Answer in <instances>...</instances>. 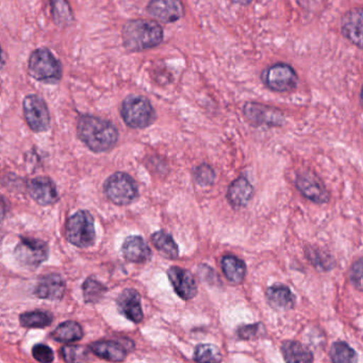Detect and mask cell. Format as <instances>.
Returning a JSON list of instances; mask_svg holds the SVG:
<instances>
[{
	"mask_svg": "<svg viewBox=\"0 0 363 363\" xmlns=\"http://www.w3.org/2000/svg\"><path fill=\"white\" fill-rule=\"evenodd\" d=\"M341 33L345 39L358 48H362V10H350L341 21Z\"/></svg>",
	"mask_w": 363,
	"mask_h": 363,
	"instance_id": "14",
	"label": "cell"
},
{
	"mask_svg": "<svg viewBox=\"0 0 363 363\" xmlns=\"http://www.w3.org/2000/svg\"><path fill=\"white\" fill-rule=\"evenodd\" d=\"M106 286L97 280L89 278L84 284V301L86 303H97L103 298L105 295Z\"/></svg>",
	"mask_w": 363,
	"mask_h": 363,
	"instance_id": "30",
	"label": "cell"
},
{
	"mask_svg": "<svg viewBox=\"0 0 363 363\" xmlns=\"http://www.w3.org/2000/svg\"><path fill=\"white\" fill-rule=\"evenodd\" d=\"M67 235L73 245L90 247L96 241L94 220L88 211H79L67 220Z\"/></svg>",
	"mask_w": 363,
	"mask_h": 363,
	"instance_id": "6",
	"label": "cell"
},
{
	"mask_svg": "<svg viewBox=\"0 0 363 363\" xmlns=\"http://www.w3.org/2000/svg\"><path fill=\"white\" fill-rule=\"evenodd\" d=\"M52 339L62 343H72V342L78 341L84 337V330L78 323L73 320H67L59 325L54 333H52Z\"/></svg>",
	"mask_w": 363,
	"mask_h": 363,
	"instance_id": "25",
	"label": "cell"
},
{
	"mask_svg": "<svg viewBox=\"0 0 363 363\" xmlns=\"http://www.w3.org/2000/svg\"><path fill=\"white\" fill-rule=\"evenodd\" d=\"M167 274L169 282L180 298L190 301L196 296V280L190 271L179 267H171L167 269Z\"/></svg>",
	"mask_w": 363,
	"mask_h": 363,
	"instance_id": "13",
	"label": "cell"
},
{
	"mask_svg": "<svg viewBox=\"0 0 363 363\" xmlns=\"http://www.w3.org/2000/svg\"><path fill=\"white\" fill-rule=\"evenodd\" d=\"M14 254L18 262L25 267H35L48 260L50 250L45 242L31 238H23L16 246Z\"/></svg>",
	"mask_w": 363,
	"mask_h": 363,
	"instance_id": "9",
	"label": "cell"
},
{
	"mask_svg": "<svg viewBox=\"0 0 363 363\" xmlns=\"http://www.w3.org/2000/svg\"><path fill=\"white\" fill-rule=\"evenodd\" d=\"M63 358L67 362H79L86 361L89 359L88 350L82 346H65L61 350Z\"/></svg>",
	"mask_w": 363,
	"mask_h": 363,
	"instance_id": "33",
	"label": "cell"
},
{
	"mask_svg": "<svg viewBox=\"0 0 363 363\" xmlns=\"http://www.w3.org/2000/svg\"><path fill=\"white\" fill-rule=\"evenodd\" d=\"M252 194H254V188L248 182L247 178L242 176L229 186L228 191H227V199L233 208L240 209V208L247 206L252 199Z\"/></svg>",
	"mask_w": 363,
	"mask_h": 363,
	"instance_id": "20",
	"label": "cell"
},
{
	"mask_svg": "<svg viewBox=\"0 0 363 363\" xmlns=\"http://www.w3.org/2000/svg\"><path fill=\"white\" fill-rule=\"evenodd\" d=\"M118 307L121 313L133 323H141L144 318L141 296L138 291L126 289L118 296Z\"/></svg>",
	"mask_w": 363,
	"mask_h": 363,
	"instance_id": "15",
	"label": "cell"
},
{
	"mask_svg": "<svg viewBox=\"0 0 363 363\" xmlns=\"http://www.w3.org/2000/svg\"><path fill=\"white\" fill-rule=\"evenodd\" d=\"M152 242L155 247L165 258L176 260L179 257V248L175 240L167 231L160 230L155 233L152 235Z\"/></svg>",
	"mask_w": 363,
	"mask_h": 363,
	"instance_id": "24",
	"label": "cell"
},
{
	"mask_svg": "<svg viewBox=\"0 0 363 363\" xmlns=\"http://www.w3.org/2000/svg\"><path fill=\"white\" fill-rule=\"evenodd\" d=\"M28 190L31 197L40 205H52L59 199L56 186L48 177H38L31 180Z\"/></svg>",
	"mask_w": 363,
	"mask_h": 363,
	"instance_id": "16",
	"label": "cell"
},
{
	"mask_svg": "<svg viewBox=\"0 0 363 363\" xmlns=\"http://www.w3.org/2000/svg\"><path fill=\"white\" fill-rule=\"evenodd\" d=\"M105 192L112 203L126 206L133 203L139 196L137 182L126 173L113 174L105 184Z\"/></svg>",
	"mask_w": 363,
	"mask_h": 363,
	"instance_id": "7",
	"label": "cell"
},
{
	"mask_svg": "<svg viewBox=\"0 0 363 363\" xmlns=\"http://www.w3.org/2000/svg\"><path fill=\"white\" fill-rule=\"evenodd\" d=\"M193 176H194L195 182L199 186H212L216 179V172L212 169V167H210L209 164H206V163L195 167L193 169Z\"/></svg>",
	"mask_w": 363,
	"mask_h": 363,
	"instance_id": "31",
	"label": "cell"
},
{
	"mask_svg": "<svg viewBox=\"0 0 363 363\" xmlns=\"http://www.w3.org/2000/svg\"><path fill=\"white\" fill-rule=\"evenodd\" d=\"M225 277L235 284L244 281L246 276V264L242 259L233 255H226L220 261Z\"/></svg>",
	"mask_w": 363,
	"mask_h": 363,
	"instance_id": "22",
	"label": "cell"
},
{
	"mask_svg": "<svg viewBox=\"0 0 363 363\" xmlns=\"http://www.w3.org/2000/svg\"><path fill=\"white\" fill-rule=\"evenodd\" d=\"M244 118L255 127H279L286 123L281 110L273 106L248 101L242 108Z\"/></svg>",
	"mask_w": 363,
	"mask_h": 363,
	"instance_id": "8",
	"label": "cell"
},
{
	"mask_svg": "<svg viewBox=\"0 0 363 363\" xmlns=\"http://www.w3.org/2000/svg\"><path fill=\"white\" fill-rule=\"evenodd\" d=\"M147 12L165 24L178 22L184 16L182 0H150Z\"/></svg>",
	"mask_w": 363,
	"mask_h": 363,
	"instance_id": "12",
	"label": "cell"
},
{
	"mask_svg": "<svg viewBox=\"0 0 363 363\" xmlns=\"http://www.w3.org/2000/svg\"><path fill=\"white\" fill-rule=\"evenodd\" d=\"M6 214V205L1 199H0V220H3Z\"/></svg>",
	"mask_w": 363,
	"mask_h": 363,
	"instance_id": "37",
	"label": "cell"
},
{
	"mask_svg": "<svg viewBox=\"0 0 363 363\" xmlns=\"http://www.w3.org/2000/svg\"><path fill=\"white\" fill-rule=\"evenodd\" d=\"M52 313L48 311L26 312L21 315V324L26 328H44L52 323Z\"/></svg>",
	"mask_w": 363,
	"mask_h": 363,
	"instance_id": "28",
	"label": "cell"
},
{
	"mask_svg": "<svg viewBox=\"0 0 363 363\" xmlns=\"http://www.w3.org/2000/svg\"><path fill=\"white\" fill-rule=\"evenodd\" d=\"M267 303L277 311H288L293 309L296 303L294 294L289 286L284 284H273L265 293Z\"/></svg>",
	"mask_w": 363,
	"mask_h": 363,
	"instance_id": "18",
	"label": "cell"
},
{
	"mask_svg": "<svg viewBox=\"0 0 363 363\" xmlns=\"http://www.w3.org/2000/svg\"><path fill=\"white\" fill-rule=\"evenodd\" d=\"M350 280L358 290H361V286H362V284H361V280H362V260L361 259H359L352 265V271H350Z\"/></svg>",
	"mask_w": 363,
	"mask_h": 363,
	"instance_id": "35",
	"label": "cell"
},
{
	"mask_svg": "<svg viewBox=\"0 0 363 363\" xmlns=\"http://www.w3.org/2000/svg\"><path fill=\"white\" fill-rule=\"evenodd\" d=\"M33 357L39 362L50 363L54 360V352L52 348L44 344H38L33 350Z\"/></svg>",
	"mask_w": 363,
	"mask_h": 363,
	"instance_id": "34",
	"label": "cell"
},
{
	"mask_svg": "<svg viewBox=\"0 0 363 363\" xmlns=\"http://www.w3.org/2000/svg\"><path fill=\"white\" fill-rule=\"evenodd\" d=\"M331 361L335 363H354L358 361L357 352L346 342H335L329 352Z\"/></svg>",
	"mask_w": 363,
	"mask_h": 363,
	"instance_id": "26",
	"label": "cell"
},
{
	"mask_svg": "<svg viewBox=\"0 0 363 363\" xmlns=\"http://www.w3.org/2000/svg\"><path fill=\"white\" fill-rule=\"evenodd\" d=\"M267 330L262 323L256 324L243 325L238 329V337L241 340H256L264 337Z\"/></svg>",
	"mask_w": 363,
	"mask_h": 363,
	"instance_id": "32",
	"label": "cell"
},
{
	"mask_svg": "<svg viewBox=\"0 0 363 363\" xmlns=\"http://www.w3.org/2000/svg\"><path fill=\"white\" fill-rule=\"evenodd\" d=\"M123 120L133 129H145L152 126L157 118L156 110L150 99L141 95H130L122 104Z\"/></svg>",
	"mask_w": 363,
	"mask_h": 363,
	"instance_id": "3",
	"label": "cell"
},
{
	"mask_svg": "<svg viewBox=\"0 0 363 363\" xmlns=\"http://www.w3.org/2000/svg\"><path fill=\"white\" fill-rule=\"evenodd\" d=\"M28 69L31 77L39 82L52 84L60 82L62 77V67L60 62L46 48H39L33 52L29 59Z\"/></svg>",
	"mask_w": 363,
	"mask_h": 363,
	"instance_id": "4",
	"label": "cell"
},
{
	"mask_svg": "<svg viewBox=\"0 0 363 363\" xmlns=\"http://www.w3.org/2000/svg\"><path fill=\"white\" fill-rule=\"evenodd\" d=\"M54 22L59 27H67L73 23V13L67 0H50Z\"/></svg>",
	"mask_w": 363,
	"mask_h": 363,
	"instance_id": "27",
	"label": "cell"
},
{
	"mask_svg": "<svg viewBox=\"0 0 363 363\" xmlns=\"http://www.w3.org/2000/svg\"><path fill=\"white\" fill-rule=\"evenodd\" d=\"M96 356L113 362H121L126 359L127 352L124 345L116 341H99L91 346Z\"/></svg>",
	"mask_w": 363,
	"mask_h": 363,
	"instance_id": "21",
	"label": "cell"
},
{
	"mask_svg": "<svg viewBox=\"0 0 363 363\" xmlns=\"http://www.w3.org/2000/svg\"><path fill=\"white\" fill-rule=\"evenodd\" d=\"M194 360L196 362H220L222 361V354L216 345L199 344L195 348Z\"/></svg>",
	"mask_w": 363,
	"mask_h": 363,
	"instance_id": "29",
	"label": "cell"
},
{
	"mask_svg": "<svg viewBox=\"0 0 363 363\" xmlns=\"http://www.w3.org/2000/svg\"><path fill=\"white\" fill-rule=\"evenodd\" d=\"M65 291V282L60 275L50 274L40 280L35 288V294L40 298L59 301L62 298Z\"/></svg>",
	"mask_w": 363,
	"mask_h": 363,
	"instance_id": "19",
	"label": "cell"
},
{
	"mask_svg": "<svg viewBox=\"0 0 363 363\" xmlns=\"http://www.w3.org/2000/svg\"><path fill=\"white\" fill-rule=\"evenodd\" d=\"M260 78L269 90L276 93L292 92L298 84L296 71L286 63H275L267 67L261 73Z\"/></svg>",
	"mask_w": 363,
	"mask_h": 363,
	"instance_id": "5",
	"label": "cell"
},
{
	"mask_svg": "<svg viewBox=\"0 0 363 363\" xmlns=\"http://www.w3.org/2000/svg\"><path fill=\"white\" fill-rule=\"evenodd\" d=\"M233 1L240 6H250L254 0H233Z\"/></svg>",
	"mask_w": 363,
	"mask_h": 363,
	"instance_id": "38",
	"label": "cell"
},
{
	"mask_svg": "<svg viewBox=\"0 0 363 363\" xmlns=\"http://www.w3.org/2000/svg\"><path fill=\"white\" fill-rule=\"evenodd\" d=\"M122 252L126 260L135 263L147 262L152 255V250L145 240L139 235H131L127 238L123 244Z\"/></svg>",
	"mask_w": 363,
	"mask_h": 363,
	"instance_id": "17",
	"label": "cell"
},
{
	"mask_svg": "<svg viewBox=\"0 0 363 363\" xmlns=\"http://www.w3.org/2000/svg\"><path fill=\"white\" fill-rule=\"evenodd\" d=\"M80 140L95 152H109L118 141V128L107 120L84 116L78 121Z\"/></svg>",
	"mask_w": 363,
	"mask_h": 363,
	"instance_id": "1",
	"label": "cell"
},
{
	"mask_svg": "<svg viewBox=\"0 0 363 363\" xmlns=\"http://www.w3.org/2000/svg\"><path fill=\"white\" fill-rule=\"evenodd\" d=\"M6 65V55L3 48H0V69H3Z\"/></svg>",
	"mask_w": 363,
	"mask_h": 363,
	"instance_id": "36",
	"label": "cell"
},
{
	"mask_svg": "<svg viewBox=\"0 0 363 363\" xmlns=\"http://www.w3.org/2000/svg\"><path fill=\"white\" fill-rule=\"evenodd\" d=\"M297 190L309 201L316 203H326L329 201V193L322 180L310 173L303 172L298 174L295 179Z\"/></svg>",
	"mask_w": 363,
	"mask_h": 363,
	"instance_id": "11",
	"label": "cell"
},
{
	"mask_svg": "<svg viewBox=\"0 0 363 363\" xmlns=\"http://www.w3.org/2000/svg\"><path fill=\"white\" fill-rule=\"evenodd\" d=\"M282 356L284 361L290 363L313 362V354L309 348L297 341H284L281 345Z\"/></svg>",
	"mask_w": 363,
	"mask_h": 363,
	"instance_id": "23",
	"label": "cell"
},
{
	"mask_svg": "<svg viewBox=\"0 0 363 363\" xmlns=\"http://www.w3.org/2000/svg\"><path fill=\"white\" fill-rule=\"evenodd\" d=\"M24 113L29 127L35 133H42L50 128V111L42 97L38 95L27 96L24 99Z\"/></svg>",
	"mask_w": 363,
	"mask_h": 363,
	"instance_id": "10",
	"label": "cell"
},
{
	"mask_svg": "<svg viewBox=\"0 0 363 363\" xmlns=\"http://www.w3.org/2000/svg\"><path fill=\"white\" fill-rule=\"evenodd\" d=\"M122 35L127 50L141 52L158 48L164 40V30L156 21L133 20L125 24Z\"/></svg>",
	"mask_w": 363,
	"mask_h": 363,
	"instance_id": "2",
	"label": "cell"
}]
</instances>
